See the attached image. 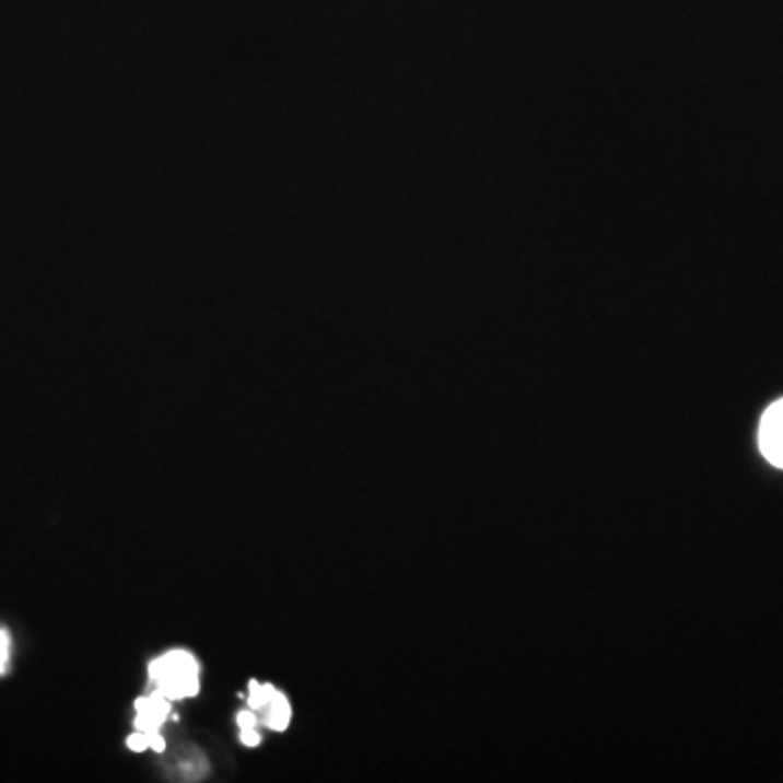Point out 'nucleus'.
Here are the masks:
<instances>
[{"label": "nucleus", "instance_id": "f257e3e1", "mask_svg": "<svg viewBox=\"0 0 783 783\" xmlns=\"http://www.w3.org/2000/svg\"><path fill=\"white\" fill-rule=\"evenodd\" d=\"M153 686L171 701L192 699L200 690V666L190 651H168L151 662Z\"/></svg>", "mask_w": 783, "mask_h": 783}, {"label": "nucleus", "instance_id": "f03ea898", "mask_svg": "<svg viewBox=\"0 0 783 783\" xmlns=\"http://www.w3.org/2000/svg\"><path fill=\"white\" fill-rule=\"evenodd\" d=\"M248 708L259 716V723L270 732H285L292 723V705L288 697L270 683L250 681Z\"/></svg>", "mask_w": 783, "mask_h": 783}, {"label": "nucleus", "instance_id": "7ed1b4c3", "mask_svg": "<svg viewBox=\"0 0 783 783\" xmlns=\"http://www.w3.org/2000/svg\"><path fill=\"white\" fill-rule=\"evenodd\" d=\"M760 451L775 468H783V398L773 402L760 422Z\"/></svg>", "mask_w": 783, "mask_h": 783}, {"label": "nucleus", "instance_id": "20e7f679", "mask_svg": "<svg viewBox=\"0 0 783 783\" xmlns=\"http://www.w3.org/2000/svg\"><path fill=\"white\" fill-rule=\"evenodd\" d=\"M171 710H173V701L155 688L151 694L136 701V732L162 734V727L171 716Z\"/></svg>", "mask_w": 783, "mask_h": 783}, {"label": "nucleus", "instance_id": "39448f33", "mask_svg": "<svg viewBox=\"0 0 783 783\" xmlns=\"http://www.w3.org/2000/svg\"><path fill=\"white\" fill-rule=\"evenodd\" d=\"M259 716L248 708L237 714V727H239V743L246 747H259L261 734H259Z\"/></svg>", "mask_w": 783, "mask_h": 783}, {"label": "nucleus", "instance_id": "423d86ee", "mask_svg": "<svg viewBox=\"0 0 783 783\" xmlns=\"http://www.w3.org/2000/svg\"><path fill=\"white\" fill-rule=\"evenodd\" d=\"M9 657H11V638L4 629H0V675L7 673Z\"/></svg>", "mask_w": 783, "mask_h": 783}]
</instances>
